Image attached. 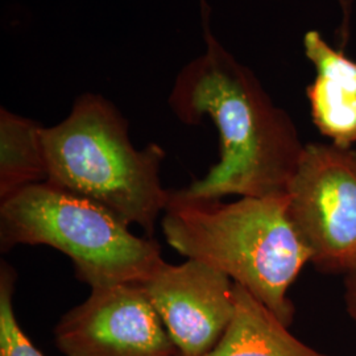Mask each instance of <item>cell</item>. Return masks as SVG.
<instances>
[{"label": "cell", "mask_w": 356, "mask_h": 356, "mask_svg": "<svg viewBox=\"0 0 356 356\" xmlns=\"http://www.w3.org/2000/svg\"><path fill=\"white\" fill-rule=\"evenodd\" d=\"M339 1H341V4H342V7H343L344 10H347V8H348V6H347L348 0H339Z\"/></svg>", "instance_id": "13"}, {"label": "cell", "mask_w": 356, "mask_h": 356, "mask_svg": "<svg viewBox=\"0 0 356 356\" xmlns=\"http://www.w3.org/2000/svg\"><path fill=\"white\" fill-rule=\"evenodd\" d=\"M41 132L35 120L0 110V202L47 181Z\"/></svg>", "instance_id": "10"}, {"label": "cell", "mask_w": 356, "mask_h": 356, "mask_svg": "<svg viewBox=\"0 0 356 356\" xmlns=\"http://www.w3.org/2000/svg\"><path fill=\"white\" fill-rule=\"evenodd\" d=\"M304 51L316 69L306 95L314 126L330 143L356 145V61L337 51L317 31L304 36Z\"/></svg>", "instance_id": "8"}, {"label": "cell", "mask_w": 356, "mask_h": 356, "mask_svg": "<svg viewBox=\"0 0 356 356\" xmlns=\"http://www.w3.org/2000/svg\"><path fill=\"white\" fill-rule=\"evenodd\" d=\"M41 140L45 182L102 206L152 238L170 195L160 178L163 147L151 143L138 149L124 116L98 94L78 97L63 122L42 127Z\"/></svg>", "instance_id": "3"}, {"label": "cell", "mask_w": 356, "mask_h": 356, "mask_svg": "<svg viewBox=\"0 0 356 356\" xmlns=\"http://www.w3.org/2000/svg\"><path fill=\"white\" fill-rule=\"evenodd\" d=\"M201 3L204 51L178 73L169 106L185 124H200L204 118L214 123L219 161L182 191L204 200L284 194L306 144L254 72L213 35L209 8Z\"/></svg>", "instance_id": "1"}, {"label": "cell", "mask_w": 356, "mask_h": 356, "mask_svg": "<svg viewBox=\"0 0 356 356\" xmlns=\"http://www.w3.org/2000/svg\"><path fill=\"white\" fill-rule=\"evenodd\" d=\"M344 301L351 319L356 325V267L344 275Z\"/></svg>", "instance_id": "12"}, {"label": "cell", "mask_w": 356, "mask_h": 356, "mask_svg": "<svg viewBox=\"0 0 356 356\" xmlns=\"http://www.w3.org/2000/svg\"><path fill=\"white\" fill-rule=\"evenodd\" d=\"M288 214L325 273L356 267V149L306 144L286 189Z\"/></svg>", "instance_id": "5"}, {"label": "cell", "mask_w": 356, "mask_h": 356, "mask_svg": "<svg viewBox=\"0 0 356 356\" xmlns=\"http://www.w3.org/2000/svg\"><path fill=\"white\" fill-rule=\"evenodd\" d=\"M141 285L181 355L210 353L234 318L235 282L202 261H165Z\"/></svg>", "instance_id": "7"}, {"label": "cell", "mask_w": 356, "mask_h": 356, "mask_svg": "<svg viewBox=\"0 0 356 356\" xmlns=\"http://www.w3.org/2000/svg\"><path fill=\"white\" fill-rule=\"evenodd\" d=\"M65 356H173L177 347L141 284L92 288L54 329Z\"/></svg>", "instance_id": "6"}, {"label": "cell", "mask_w": 356, "mask_h": 356, "mask_svg": "<svg viewBox=\"0 0 356 356\" xmlns=\"http://www.w3.org/2000/svg\"><path fill=\"white\" fill-rule=\"evenodd\" d=\"M234 296V318L204 356H331L297 339L267 306L238 284Z\"/></svg>", "instance_id": "9"}, {"label": "cell", "mask_w": 356, "mask_h": 356, "mask_svg": "<svg viewBox=\"0 0 356 356\" xmlns=\"http://www.w3.org/2000/svg\"><path fill=\"white\" fill-rule=\"evenodd\" d=\"M49 245L66 254L92 288L144 284L165 264L157 241L141 238L102 206L49 182L0 202V247Z\"/></svg>", "instance_id": "4"}, {"label": "cell", "mask_w": 356, "mask_h": 356, "mask_svg": "<svg viewBox=\"0 0 356 356\" xmlns=\"http://www.w3.org/2000/svg\"><path fill=\"white\" fill-rule=\"evenodd\" d=\"M16 272L8 263L0 267V356H44L20 327L13 309Z\"/></svg>", "instance_id": "11"}, {"label": "cell", "mask_w": 356, "mask_h": 356, "mask_svg": "<svg viewBox=\"0 0 356 356\" xmlns=\"http://www.w3.org/2000/svg\"><path fill=\"white\" fill-rule=\"evenodd\" d=\"M161 229L178 254L225 273L292 325L288 292L310 252L288 214L286 193L226 204L170 191Z\"/></svg>", "instance_id": "2"}, {"label": "cell", "mask_w": 356, "mask_h": 356, "mask_svg": "<svg viewBox=\"0 0 356 356\" xmlns=\"http://www.w3.org/2000/svg\"><path fill=\"white\" fill-rule=\"evenodd\" d=\"M173 356H184V355H181V354H179V353H178V354H176V355H173Z\"/></svg>", "instance_id": "14"}]
</instances>
